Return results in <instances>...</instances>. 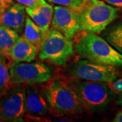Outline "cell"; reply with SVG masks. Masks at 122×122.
<instances>
[{"mask_svg": "<svg viewBox=\"0 0 122 122\" xmlns=\"http://www.w3.org/2000/svg\"><path fill=\"white\" fill-rule=\"evenodd\" d=\"M103 36L108 43L122 54V19L109 27Z\"/></svg>", "mask_w": 122, "mask_h": 122, "instance_id": "15", "label": "cell"}, {"mask_svg": "<svg viewBox=\"0 0 122 122\" xmlns=\"http://www.w3.org/2000/svg\"><path fill=\"white\" fill-rule=\"evenodd\" d=\"M114 122H122V111L116 114L115 117L113 120Z\"/></svg>", "mask_w": 122, "mask_h": 122, "instance_id": "24", "label": "cell"}, {"mask_svg": "<svg viewBox=\"0 0 122 122\" xmlns=\"http://www.w3.org/2000/svg\"><path fill=\"white\" fill-rule=\"evenodd\" d=\"M75 48L83 58L105 65L122 66V54L96 33L85 32Z\"/></svg>", "mask_w": 122, "mask_h": 122, "instance_id": "1", "label": "cell"}, {"mask_svg": "<svg viewBox=\"0 0 122 122\" xmlns=\"http://www.w3.org/2000/svg\"><path fill=\"white\" fill-rule=\"evenodd\" d=\"M0 17H1V15H0Z\"/></svg>", "mask_w": 122, "mask_h": 122, "instance_id": "26", "label": "cell"}, {"mask_svg": "<svg viewBox=\"0 0 122 122\" xmlns=\"http://www.w3.org/2000/svg\"><path fill=\"white\" fill-rule=\"evenodd\" d=\"M25 114L33 117L47 115L50 109L44 92L35 86L27 87L25 90Z\"/></svg>", "mask_w": 122, "mask_h": 122, "instance_id": "10", "label": "cell"}, {"mask_svg": "<svg viewBox=\"0 0 122 122\" xmlns=\"http://www.w3.org/2000/svg\"><path fill=\"white\" fill-rule=\"evenodd\" d=\"M25 89L14 85L0 94V121L23 122L25 110Z\"/></svg>", "mask_w": 122, "mask_h": 122, "instance_id": "7", "label": "cell"}, {"mask_svg": "<svg viewBox=\"0 0 122 122\" xmlns=\"http://www.w3.org/2000/svg\"><path fill=\"white\" fill-rule=\"evenodd\" d=\"M80 80L73 81L69 86L76 94L83 108L98 111L108 105L113 92L108 83Z\"/></svg>", "mask_w": 122, "mask_h": 122, "instance_id": "4", "label": "cell"}, {"mask_svg": "<svg viewBox=\"0 0 122 122\" xmlns=\"http://www.w3.org/2000/svg\"><path fill=\"white\" fill-rule=\"evenodd\" d=\"M18 3L23 5L25 8H39L40 5L39 0H16Z\"/></svg>", "mask_w": 122, "mask_h": 122, "instance_id": "20", "label": "cell"}, {"mask_svg": "<svg viewBox=\"0 0 122 122\" xmlns=\"http://www.w3.org/2000/svg\"><path fill=\"white\" fill-rule=\"evenodd\" d=\"M39 48L23 36H20L9 54L10 63L30 62L34 61Z\"/></svg>", "mask_w": 122, "mask_h": 122, "instance_id": "11", "label": "cell"}, {"mask_svg": "<svg viewBox=\"0 0 122 122\" xmlns=\"http://www.w3.org/2000/svg\"><path fill=\"white\" fill-rule=\"evenodd\" d=\"M74 53L71 39L54 28L50 29L38 50L39 60L58 66L65 65Z\"/></svg>", "mask_w": 122, "mask_h": 122, "instance_id": "5", "label": "cell"}, {"mask_svg": "<svg viewBox=\"0 0 122 122\" xmlns=\"http://www.w3.org/2000/svg\"><path fill=\"white\" fill-rule=\"evenodd\" d=\"M117 104L118 105H120V106H122V92H121V94H120V96H119V100L117 102Z\"/></svg>", "mask_w": 122, "mask_h": 122, "instance_id": "25", "label": "cell"}, {"mask_svg": "<svg viewBox=\"0 0 122 122\" xmlns=\"http://www.w3.org/2000/svg\"><path fill=\"white\" fill-rule=\"evenodd\" d=\"M48 33H44L29 16H26L23 37L39 48Z\"/></svg>", "mask_w": 122, "mask_h": 122, "instance_id": "14", "label": "cell"}, {"mask_svg": "<svg viewBox=\"0 0 122 122\" xmlns=\"http://www.w3.org/2000/svg\"><path fill=\"white\" fill-rule=\"evenodd\" d=\"M109 5H111L119 10H122V0H105Z\"/></svg>", "mask_w": 122, "mask_h": 122, "instance_id": "23", "label": "cell"}, {"mask_svg": "<svg viewBox=\"0 0 122 122\" xmlns=\"http://www.w3.org/2000/svg\"><path fill=\"white\" fill-rule=\"evenodd\" d=\"M108 85L111 90L115 92H122V79H116L113 81L109 82Z\"/></svg>", "mask_w": 122, "mask_h": 122, "instance_id": "21", "label": "cell"}, {"mask_svg": "<svg viewBox=\"0 0 122 122\" xmlns=\"http://www.w3.org/2000/svg\"><path fill=\"white\" fill-rule=\"evenodd\" d=\"M13 4H14L13 0H0V15L1 16V14Z\"/></svg>", "mask_w": 122, "mask_h": 122, "instance_id": "22", "label": "cell"}, {"mask_svg": "<svg viewBox=\"0 0 122 122\" xmlns=\"http://www.w3.org/2000/svg\"><path fill=\"white\" fill-rule=\"evenodd\" d=\"M10 61L8 57L0 53V94L12 86L9 73Z\"/></svg>", "mask_w": 122, "mask_h": 122, "instance_id": "16", "label": "cell"}, {"mask_svg": "<svg viewBox=\"0 0 122 122\" xmlns=\"http://www.w3.org/2000/svg\"><path fill=\"white\" fill-rule=\"evenodd\" d=\"M119 11L101 0H86L77 10L80 30L99 34L118 17Z\"/></svg>", "mask_w": 122, "mask_h": 122, "instance_id": "2", "label": "cell"}, {"mask_svg": "<svg viewBox=\"0 0 122 122\" xmlns=\"http://www.w3.org/2000/svg\"><path fill=\"white\" fill-rule=\"evenodd\" d=\"M51 24L56 29L71 39L80 30L77 17V10L56 5L54 8Z\"/></svg>", "mask_w": 122, "mask_h": 122, "instance_id": "9", "label": "cell"}, {"mask_svg": "<svg viewBox=\"0 0 122 122\" xmlns=\"http://www.w3.org/2000/svg\"><path fill=\"white\" fill-rule=\"evenodd\" d=\"M19 37L20 35L16 31L0 24V53L8 58L9 54Z\"/></svg>", "mask_w": 122, "mask_h": 122, "instance_id": "13", "label": "cell"}, {"mask_svg": "<svg viewBox=\"0 0 122 122\" xmlns=\"http://www.w3.org/2000/svg\"><path fill=\"white\" fill-rule=\"evenodd\" d=\"M70 74L76 79L105 83L116 80L119 75L113 66L102 65L89 60L78 61L71 67Z\"/></svg>", "mask_w": 122, "mask_h": 122, "instance_id": "8", "label": "cell"}, {"mask_svg": "<svg viewBox=\"0 0 122 122\" xmlns=\"http://www.w3.org/2000/svg\"><path fill=\"white\" fill-rule=\"evenodd\" d=\"M49 109L56 115H75L82 111V106L73 89L63 81L52 80L43 90Z\"/></svg>", "mask_w": 122, "mask_h": 122, "instance_id": "3", "label": "cell"}, {"mask_svg": "<svg viewBox=\"0 0 122 122\" xmlns=\"http://www.w3.org/2000/svg\"><path fill=\"white\" fill-rule=\"evenodd\" d=\"M26 8V14L32 19V20L36 25H37L43 30L44 33H48L49 30L50 29V27L51 22L42 14V13L40 12L39 8Z\"/></svg>", "mask_w": 122, "mask_h": 122, "instance_id": "17", "label": "cell"}, {"mask_svg": "<svg viewBox=\"0 0 122 122\" xmlns=\"http://www.w3.org/2000/svg\"><path fill=\"white\" fill-rule=\"evenodd\" d=\"M39 1H40V5L39 6V9L40 12L45 17L47 18L51 22L52 19L53 13H54V8L52 5L48 3L46 0H39Z\"/></svg>", "mask_w": 122, "mask_h": 122, "instance_id": "19", "label": "cell"}, {"mask_svg": "<svg viewBox=\"0 0 122 122\" xmlns=\"http://www.w3.org/2000/svg\"><path fill=\"white\" fill-rule=\"evenodd\" d=\"M26 18L25 7L19 3H14L1 14L0 24L12 29L18 33H21L24 30Z\"/></svg>", "mask_w": 122, "mask_h": 122, "instance_id": "12", "label": "cell"}, {"mask_svg": "<svg viewBox=\"0 0 122 122\" xmlns=\"http://www.w3.org/2000/svg\"><path fill=\"white\" fill-rule=\"evenodd\" d=\"M9 73L12 86L46 83L52 77L50 67L39 61L10 63Z\"/></svg>", "mask_w": 122, "mask_h": 122, "instance_id": "6", "label": "cell"}, {"mask_svg": "<svg viewBox=\"0 0 122 122\" xmlns=\"http://www.w3.org/2000/svg\"><path fill=\"white\" fill-rule=\"evenodd\" d=\"M48 2L71 9H80L86 0H47Z\"/></svg>", "mask_w": 122, "mask_h": 122, "instance_id": "18", "label": "cell"}]
</instances>
